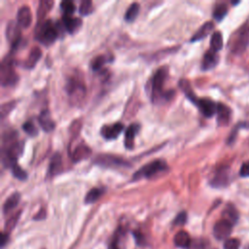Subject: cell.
Here are the masks:
<instances>
[{"label": "cell", "instance_id": "4", "mask_svg": "<svg viewBox=\"0 0 249 249\" xmlns=\"http://www.w3.org/2000/svg\"><path fill=\"white\" fill-rule=\"evenodd\" d=\"M18 74L13 68V59L11 55H6L0 66V81L3 87L13 86L18 82Z\"/></svg>", "mask_w": 249, "mask_h": 249}, {"label": "cell", "instance_id": "6", "mask_svg": "<svg viewBox=\"0 0 249 249\" xmlns=\"http://www.w3.org/2000/svg\"><path fill=\"white\" fill-rule=\"evenodd\" d=\"M93 162L97 165L104 166V167H129L130 164L128 161H126L124 159L121 157H117L115 155H108V154H102L98 155Z\"/></svg>", "mask_w": 249, "mask_h": 249}, {"label": "cell", "instance_id": "27", "mask_svg": "<svg viewBox=\"0 0 249 249\" xmlns=\"http://www.w3.org/2000/svg\"><path fill=\"white\" fill-rule=\"evenodd\" d=\"M139 4L138 3H132L128 6L125 14H124V18L126 21H133L136 17L138 16L139 13Z\"/></svg>", "mask_w": 249, "mask_h": 249}, {"label": "cell", "instance_id": "1", "mask_svg": "<svg viewBox=\"0 0 249 249\" xmlns=\"http://www.w3.org/2000/svg\"><path fill=\"white\" fill-rule=\"evenodd\" d=\"M166 77H167V68L160 67L152 78L151 98L155 103L159 102L160 100L170 98L171 92H174L173 90H167V91L163 90V85Z\"/></svg>", "mask_w": 249, "mask_h": 249}, {"label": "cell", "instance_id": "10", "mask_svg": "<svg viewBox=\"0 0 249 249\" xmlns=\"http://www.w3.org/2000/svg\"><path fill=\"white\" fill-rule=\"evenodd\" d=\"M232 226L233 225H231L230 222L224 219L218 221L213 227V234L216 237V239L223 240L229 237L230 234L231 233Z\"/></svg>", "mask_w": 249, "mask_h": 249}, {"label": "cell", "instance_id": "42", "mask_svg": "<svg viewBox=\"0 0 249 249\" xmlns=\"http://www.w3.org/2000/svg\"><path fill=\"white\" fill-rule=\"evenodd\" d=\"M239 174L241 177H249V161H245L242 163Z\"/></svg>", "mask_w": 249, "mask_h": 249}, {"label": "cell", "instance_id": "39", "mask_svg": "<svg viewBox=\"0 0 249 249\" xmlns=\"http://www.w3.org/2000/svg\"><path fill=\"white\" fill-rule=\"evenodd\" d=\"M16 105V102L15 100L13 101H10V102H6V103H3L1 105V108H0V112H1V117L4 118L8 113H10L12 111V109L15 107Z\"/></svg>", "mask_w": 249, "mask_h": 249}, {"label": "cell", "instance_id": "22", "mask_svg": "<svg viewBox=\"0 0 249 249\" xmlns=\"http://www.w3.org/2000/svg\"><path fill=\"white\" fill-rule=\"evenodd\" d=\"M90 154V149L87 146V145H84V144H81V145H78L75 150L72 152V160L74 161H80L86 158H88Z\"/></svg>", "mask_w": 249, "mask_h": 249}, {"label": "cell", "instance_id": "36", "mask_svg": "<svg viewBox=\"0 0 249 249\" xmlns=\"http://www.w3.org/2000/svg\"><path fill=\"white\" fill-rule=\"evenodd\" d=\"M22 129L29 135V136H36L38 134V128L31 121H26L22 124Z\"/></svg>", "mask_w": 249, "mask_h": 249}, {"label": "cell", "instance_id": "8", "mask_svg": "<svg viewBox=\"0 0 249 249\" xmlns=\"http://www.w3.org/2000/svg\"><path fill=\"white\" fill-rule=\"evenodd\" d=\"M192 102L196 105L199 111L206 118H211L217 111V104L209 98H199L196 96Z\"/></svg>", "mask_w": 249, "mask_h": 249}, {"label": "cell", "instance_id": "24", "mask_svg": "<svg viewBox=\"0 0 249 249\" xmlns=\"http://www.w3.org/2000/svg\"><path fill=\"white\" fill-rule=\"evenodd\" d=\"M41 54H42L41 49H40L39 47H34V48L30 51V53H29L27 58L25 59L24 67H26V68H32V67H34V65L36 64V62L40 59Z\"/></svg>", "mask_w": 249, "mask_h": 249}, {"label": "cell", "instance_id": "23", "mask_svg": "<svg viewBox=\"0 0 249 249\" xmlns=\"http://www.w3.org/2000/svg\"><path fill=\"white\" fill-rule=\"evenodd\" d=\"M61 157L59 153H54L50 160V165H49V174L50 175H56L58 172L61 171Z\"/></svg>", "mask_w": 249, "mask_h": 249}, {"label": "cell", "instance_id": "21", "mask_svg": "<svg viewBox=\"0 0 249 249\" xmlns=\"http://www.w3.org/2000/svg\"><path fill=\"white\" fill-rule=\"evenodd\" d=\"M223 219L234 225L238 221V212L232 204H228L222 213Z\"/></svg>", "mask_w": 249, "mask_h": 249}, {"label": "cell", "instance_id": "43", "mask_svg": "<svg viewBox=\"0 0 249 249\" xmlns=\"http://www.w3.org/2000/svg\"><path fill=\"white\" fill-rule=\"evenodd\" d=\"M135 236V240L137 241L138 244H143L144 243V237L140 232H134L133 233Z\"/></svg>", "mask_w": 249, "mask_h": 249}, {"label": "cell", "instance_id": "32", "mask_svg": "<svg viewBox=\"0 0 249 249\" xmlns=\"http://www.w3.org/2000/svg\"><path fill=\"white\" fill-rule=\"evenodd\" d=\"M124 233L125 231H124V229L122 228H119L112 239V241L110 242V245H109V248L108 249H120V242H121V239L122 237L124 236Z\"/></svg>", "mask_w": 249, "mask_h": 249}, {"label": "cell", "instance_id": "46", "mask_svg": "<svg viewBox=\"0 0 249 249\" xmlns=\"http://www.w3.org/2000/svg\"><path fill=\"white\" fill-rule=\"evenodd\" d=\"M244 249H249V244H248V245H247V246H246Z\"/></svg>", "mask_w": 249, "mask_h": 249}, {"label": "cell", "instance_id": "37", "mask_svg": "<svg viewBox=\"0 0 249 249\" xmlns=\"http://www.w3.org/2000/svg\"><path fill=\"white\" fill-rule=\"evenodd\" d=\"M19 215H20V212H18L17 214L13 215L10 219L7 220V222L5 224V230H6L5 232L8 233V231H12L15 228V226L17 225V222H18V220L19 218Z\"/></svg>", "mask_w": 249, "mask_h": 249}, {"label": "cell", "instance_id": "9", "mask_svg": "<svg viewBox=\"0 0 249 249\" xmlns=\"http://www.w3.org/2000/svg\"><path fill=\"white\" fill-rule=\"evenodd\" d=\"M6 37L13 48L18 47V45L19 44L20 39H21L20 29H19V25L18 24V22L14 21V20L9 21V23L7 24V27H6Z\"/></svg>", "mask_w": 249, "mask_h": 249}, {"label": "cell", "instance_id": "14", "mask_svg": "<svg viewBox=\"0 0 249 249\" xmlns=\"http://www.w3.org/2000/svg\"><path fill=\"white\" fill-rule=\"evenodd\" d=\"M229 182V168L227 166H223L221 168H219L213 179L211 180V185L213 187H225L226 185H228Z\"/></svg>", "mask_w": 249, "mask_h": 249}, {"label": "cell", "instance_id": "41", "mask_svg": "<svg viewBox=\"0 0 249 249\" xmlns=\"http://www.w3.org/2000/svg\"><path fill=\"white\" fill-rule=\"evenodd\" d=\"M207 246V241L204 239H196L195 241H192L190 249H205Z\"/></svg>", "mask_w": 249, "mask_h": 249}, {"label": "cell", "instance_id": "44", "mask_svg": "<svg viewBox=\"0 0 249 249\" xmlns=\"http://www.w3.org/2000/svg\"><path fill=\"white\" fill-rule=\"evenodd\" d=\"M8 239H9V234L7 232H2L1 233V247L5 246Z\"/></svg>", "mask_w": 249, "mask_h": 249}, {"label": "cell", "instance_id": "17", "mask_svg": "<svg viewBox=\"0 0 249 249\" xmlns=\"http://www.w3.org/2000/svg\"><path fill=\"white\" fill-rule=\"evenodd\" d=\"M217 123L219 125H227L231 119V110L230 108L223 104L218 103L217 104Z\"/></svg>", "mask_w": 249, "mask_h": 249}, {"label": "cell", "instance_id": "40", "mask_svg": "<svg viewBox=\"0 0 249 249\" xmlns=\"http://www.w3.org/2000/svg\"><path fill=\"white\" fill-rule=\"evenodd\" d=\"M187 222V213L185 211L180 212L174 219L173 225L175 226H182Z\"/></svg>", "mask_w": 249, "mask_h": 249}, {"label": "cell", "instance_id": "30", "mask_svg": "<svg viewBox=\"0 0 249 249\" xmlns=\"http://www.w3.org/2000/svg\"><path fill=\"white\" fill-rule=\"evenodd\" d=\"M109 61V57L106 56V55H103V54H100V55H97L96 57H94L92 60H91V63H90V67L93 71H98L100 70L103 65Z\"/></svg>", "mask_w": 249, "mask_h": 249}, {"label": "cell", "instance_id": "5", "mask_svg": "<svg viewBox=\"0 0 249 249\" xmlns=\"http://www.w3.org/2000/svg\"><path fill=\"white\" fill-rule=\"evenodd\" d=\"M65 89L70 100L75 103L81 101L86 93V88L84 86V83L77 78L68 79L65 86Z\"/></svg>", "mask_w": 249, "mask_h": 249}, {"label": "cell", "instance_id": "45", "mask_svg": "<svg viewBox=\"0 0 249 249\" xmlns=\"http://www.w3.org/2000/svg\"><path fill=\"white\" fill-rule=\"evenodd\" d=\"M46 217V212H45V210L44 209H41V211L40 212H38L35 216H34V220H42V219H44Z\"/></svg>", "mask_w": 249, "mask_h": 249}, {"label": "cell", "instance_id": "28", "mask_svg": "<svg viewBox=\"0 0 249 249\" xmlns=\"http://www.w3.org/2000/svg\"><path fill=\"white\" fill-rule=\"evenodd\" d=\"M210 46L211 50L218 52L222 49L223 47V37L222 34L219 31H216L212 34L211 39H210Z\"/></svg>", "mask_w": 249, "mask_h": 249}, {"label": "cell", "instance_id": "16", "mask_svg": "<svg viewBox=\"0 0 249 249\" xmlns=\"http://www.w3.org/2000/svg\"><path fill=\"white\" fill-rule=\"evenodd\" d=\"M218 60H219V56L217 54V52L210 49L203 55L201 68L203 70H210L217 65Z\"/></svg>", "mask_w": 249, "mask_h": 249}, {"label": "cell", "instance_id": "12", "mask_svg": "<svg viewBox=\"0 0 249 249\" xmlns=\"http://www.w3.org/2000/svg\"><path fill=\"white\" fill-rule=\"evenodd\" d=\"M32 20V14L30 8L27 5L19 7L17 15V22L20 27L26 28L30 25Z\"/></svg>", "mask_w": 249, "mask_h": 249}, {"label": "cell", "instance_id": "33", "mask_svg": "<svg viewBox=\"0 0 249 249\" xmlns=\"http://www.w3.org/2000/svg\"><path fill=\"white\" fill-rule=\"evenodd\" d=\"M59 6H60L61 11H63L64 15H66V16H71L75 12V10H76L75 4L72 1H70V0H63V1H61Z\"/></svg>", "mask_w": 249, "mask_h": 249}, {"label": "cell", "instance_id": "35", "mask_svg": "<svg viewBox=\"0 0 249 249\" xmlns=\"http://www.w3.org/2000/svg\"><path fill=\"white\" fill-rule=\"evenodd\" d=\"M11 169H12V173L13 175L19 179V180H25L27 178V173L18 164V163H15L11 166Z\"/></svg>", "mask_w": 249, "mask_h": 249}, {"label": "cell", "instance_id": "15", "mask_svg": "<svg viewBox=\"0 0 249 249\" xmlns=\"http://www.w3.org/2000/svg\"><path fill=\"white\" fill-rule=\"evenodd\" d=\"M139 129L140 125L138 124H131L126 127L124 131V146L126 149L130 150L134 147V139Z\"/></svg>", "mask_w": 249, "mask_h": 249}, {"label": "cell", "instance_id": "3", "mask_svg": "<svg viewBox=\"0 0 249 249\" xmlns=\"http://www.w3.org/2000/svg\"><path fill=\"white\" fill-rule=\"evenodd\" d=\"M36 39L40 41L44 45H50L58 36V30L53 25V21L51 19L45 20L44 22H40L36 28L35 32Z\"/></svg>", "mask_w": 249, "mask_h": 249}, {"label": "cell", "instance_id": "38", "mask_svg": "<svg viewBox=\"0 0 249 249\" xmlns=\"http://www.w3.org/2000/svg\"><path fill=\"white\" fill-rule=\"evenodd\" d=\"M240 240L237 238H228L224 243V249H238Z\"/></svg>", "mask_w": 249, "mask_h": 249}, {"label": "cell", "instance_id": "20", "mask_svg": "<svg viewBox=\"0 0 249 249\" xmlns=\"http://www.w3.org/2000/svg\"><path fill=\"white\" fill-rule=\"evenodd\" d=\"M214 28V24L212 21H206L203 25H201L199 27V29L193 35V37L191 38V42H196L198 40L203 39L204 37H206Z\"/></svg>", "mask_w": 249, "mask_h": 249}, {"label": "cell", "instance_id": "31", "mask_svg": "<svg viewBox=\"0 0 249 249\" xmlns=\"http://www.w3.org/2000/svg\"><path fill=\"white\" fill-rule=\"evenodd\" d=\"M227 13H228V7H227V5L224 4V3L218 4V5L215 7L214 11H213V18H214L216 20L220 21V20H222V19L225 18V16L227 15Z\"/></svg>", "mask_w": 249, "mask_h": 249}, {"label": "cell", "instance_id": "25", "mask_svg": "<svg viewBox=\"0 0 249 249\" xmlns=\"http://www.w3.org/2000/svg\"><path fill=\"white\" fill-rule=\"evenodd\" d=\"M19 199H20V195L19 193H14L12 194L7 199L6 201L4 202L3 204V212L5 214H7L8 212H10L11 210H13L19 202Z\"/></svg>", "mask_w": 249, "mask_h": 249}, {"label": "cell", "instance_id": "29", "mask_svg": "<svg viewBox=\"0 0 249 249\" xmlns=\"http://www.w3.org/2000/svg\"><path fill=\"white\" fill-rule=\"evenodd\" d=\"M103 194V190L101 188H92L88 192V194L85 196V202L86 203H92L96 201Z\"/></svg>", "mask_w": 249, "mask_h": 249}, {"label": "cell", "instance_id": "34", "mask_svg": "<svg viewBox=\"0 0 249 249\" xmlns=\"http://www.w3.org/2000/svg\"><path fill=\"white\" fill-rule=\"evenodd\" d=\"M93 11V6L91 1L89 0H84L81 2L80 6H79V13L82 16H88L89 14H91Z\"/></svg>", "mask_w": 249, "mask_h": 249}, {"label": "cell", "instance_id": "19", "mask_svg": "<svg viewBox=\"0 0 249 249\" xmlns=\"http://www.w3.org/2000/svg\"><path fill=\"white\" fill-rule=\"evenodd\" d=\"M173 241H174V244L180 248H190L191 243H192L189 233L186 232L185 231H178L175 234Z\"/></svg>", "mask_w": 249, "mask_h": 249}, {"label": "cell", "instance_id": "26", "mask_svg": "<svg viewBox=\"0 0 249 249\" xmlns=\"http://www.w3.org/2000/svg\"><path fill=\"white\" fill-rule=\"evenodd\" d=\"M52 6H53V1H51V0H42V1H40L39 7H38V10H37L38 19L41 20L47 15V13L51 10Z\"/></svg>", "mask_w": 249, "mask_h": 249}, {"label": "cell", "instance_id": "7", "mask_svg": "<svg viewBox=\"0 0 249 249\" xmlns=\"http://www.w3.org/2000/svg\"><path fill=\"white\" fill-rule=\"evenodd\" d=\"M249 42V26L247 24H244L237 32L236 37L233 38L231 49L232 52L235 53H242Z\"/></svg>", "mask_w": 249, "mask_h": 249}, {"label": "cell", "instance_id": "18", "mask_svg": "<svg viewBox=\"0 0 249 249\" xmlns=\"http://www.w3.org/2000/svg\"><path fill=\"white\" fill-rule=\"evenodd\" d=\"M62 21H63V25H64L65 29L69 33H74L76 30L79 29V27L82 24V20L79 18H75L72 16H66V15L63 16Z\"/></svg>", "mask_w": 249, "mask_h": 249}, {"label": "cell", "instance_id": "11", "mask_svg": "<svg viewBox=\"0 0 249 249\" xmlns=\"http://www.w3.org/2000/svg\"><path fill=\"white\" fill-rule=\"evenodd\" d=\"M124 126L122 123H115L113 124H105L101 127L100 133L101 135L108 140L116 139L121 132L124 130Z\"/></svg>", "mask_w": 249, "mask_h": 249}, {"label": "cell", "instance_id": "13", "mask_svg": "<svg viewBox=\"0 0 249 249\" xmlns=\"http://www.w3.org/2000/svg\"><path fill=\"white\" fill-rule=\"evenodd\" d=\"M38 122L42 129L46 132H51L53 130L55 124L51 117V113L48 109H44L40 112L38 117Z\"/></svg>", "mask_w": 249, "mask_h": 249}, {"label": "cell", "instance_id": "2", "mask_svg": "<svg viewBox=\"0 0 249 249\" xmlns=\"http://www.w3.org/2000/svg\"><path fill=\"white\" fill-rule=\"evenodd\" d=\"M168 169L167 164L162 160H154L147 164L143 165L141 168H139L132 176V179L139 180L142 178H152L154 176L159 175L160 173H162L163 171H166Z\"/></svg>", "mask_w": 249, "mask_h": 249}]
</instances>
